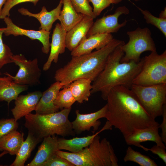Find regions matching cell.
Masks as SVG:
<instances>
[{"label":"cell","instance_id":"cell-16","mask_svg":"<svg viewBox=\"0 0 166 166\" xmlns=\"http://www.w3.org/2000/svg\"><path fill=\"white\" fill-rule=\"evenodd\" d=\"M42 94V92L37 90L18 96L11 110L14 118L17 121L34 110Z\"/></svg>","mask_w":166,"mask_h":166},{"label":"cell","instance_id":"cell-29","mask_svg":"<svg viewBox=\"0 0 166 166\" xmlns=\"http://www.w3.org/2000/svg\"><path fill=\"white\" fill-rule=\"evenodd\" d=\"M131 2L141 12L144 16L146 23L156 27L166 37V19L156 17L153 15L149 11L144 10L138 7L134 3Z\"/></svg>","mask_w":166,"mask_h":166},{"label":"cell","instance_id":"cell-39","mask_svg":"<svg viewBox=\"0 0 166 166\" xmlns=\"http://www.w3.org/2000/svg\"><path fill=\"white\" fill-rule=\"evenodd\" d=\"M7 0H0V14L2 8V7L6 1Z\"/></svg>","mask_w":166,"mask_h":166},{"label":"cell","instance_id":"cell-24","mask_svg":"<svg viewBox=\"0 0 166 166\" xmlns=\"http://www.w3.org/2000/svg\"><path fill=\"white\" fill-rule=\"evenodd\" d=\"M42 140L28 132L27 137L24 140L16 155V157L10 166H23L30 157L32 152Z\"/></svg>","mask_w":166,"mask_h":166},{"label":"cell","instance_id":"cell-18","mask_svg":"<svg viewBox=\"0 0 166 166\" xmlns=\"http://www.w3.org/2000/svg\"><path fill=\"white\" fill-rule=\"evenodd\" d=\"M63 87L60 82L56 81L42 93L34 110L35 113L45 114L58 111L59 109L55 106L54 102L59 92Z\"/></svg>","mask_w":166,"mask_h":166},{"label":"cell","instance_id":"cell-17","mask_svg":"<svg viewBox=\"0 0 166 166\" xmlns=\"http://www.w3.org/2000/svg\"><path fill=\"white\" fill-rule=\"evenodd\" d=\"M94 19L84 15L81 20L69 31L67 32L65 44L66 48L72 51L86 36L94 22Z\"/></svg>","mask_w":166,"mask_h":166},{"label":"cell","instance_id":"cell-32","mask_svg":"<svg viewBox=\"0 0 166 166\" xmlns=\"http://www.w3.org/2000/svg\"><path fill=\"white\" fill-rule=\"evenodd\" d=\"M19 124L14 118L0 120V138L10 132L16 130Z\"/></svg>","mask_w":166,"mask_h":166},{"label":"cell","instance_id":"cell-37","mask_svg":"<svg viewBox=\"0 0 166 166\" xmlns=\"http://www.w3.org/2000/svg\"><path fill=\"white\" fill-rule=\"evenodd\" d=\"M163 121L161 124L159 126V128L161 129V137L163 142L166 144V104L163 107V112L162 115Z\"/></svg>","mask_w":166,"mask_h":166},{"label":"cell","instance_id":"cell-38","mask_svg":"<svg viewBox=\"0 0 166 166\" xmlns=\"http://www.w3.org/2000/svg\"><path fill=\"white\" fill-rule=\"evenodd\" d=\"M159 18H163L166 19V8L165 7L164 10H162L160 13L159 15Z\"/></svg>","mask_w":166,"mask_h":166},{"label":"cell","instance_id":"cell-7","mask_svg":"<svg viewBox=\"0 0 166 166\" xmlns=\"http://www.w3.org/2000/svg\"><path fill=\"white\" fill-rule=\"evenodd\" d=\"M143 58L141 69L133 84L147 86L166 83V50L160 54L151 52Z\"/></svg>","mask_w":166,"mask_h":166},{"label":"cell","instance_id":"cell-40","mask_svg":"<svg viewBox=\"0 0 166 166\" xmlns=\"http://www.w3.org/2000/svg\"><path fill=\"white\" fill-rule=\"evenodd\" d=\"M8 153V152L6 151H3V152L0 154V158L2 157L6 154Z\"/></svg>","mask_w":166,"mask_h":166},{"label":"cell","instance_id":"cell-15","mask_svg":"<svg viewBox=\"0 0 166 166\" xmlns=\"http://www.w3.org/2000/svg\"><path fill=\"white\" fill-rule=\"evenodd\" d=\"M113 38L111 34H98L88 37H85L79 45L71 52L72 57L79 56L91 53L95 49H101Z\"/></svg>","mask_w":166,"mask_h":166},{"label":"cell","instance_id":"cell-28","mask_svg":"<svg viewBox=\"0 0 166 166\" xmlns=\"http://www.w3.org/2000/svg\"><path fill=\"white\" fill-rule=\"evenodd\" d=\"M59 92L54 102L55 106L59 109L71 108L76 101L68 86L63 87Z\"/></svg>","mask_w":166,"mask_h":166},{"label":"cell","instance_id":"cell-27","mask_svg":"<svg viewBox=\"0 0 166 166\" xmlns=\"http://www.w3.org/2000/svg\"><path fill=\"white\" fill-rule=\"evenodd\" d=\"M123 160L125 162L130 161L136 163L140 166H158L155 162L149 157L135 151L130 146L126 150Z\"/></svg>","mask_w":166,"mask_h":166},{"label":"cell","instance_id":"cell-25","mask_svg":"<svg viewBox=\"0 0 166 166\" xmlns=\"http://www.w3.org/2000/svg\"><path fill=\"white\" fill-rule=\"evenodd\" d=\"M92 83V81L89 79L80 78L68 85L76 101L81 104L89 100L91 94Z\"/></svg>","mask_w":166,"mask_h":166},{"label":"cell","instance_id":"cell-34","mask_svg":"<svg viewBox=\"0 0 166 166\" xmlns=\"http://www.w3.org/2000/svg\"><path fill=\"white\" fill-rule=\"evenodd\" d=\"M39 0H7L4 4L0 14V19H4L9 17L11 9L15 6L25 2H31L36 6Z\"/></svg>","mask_w":166,"mask_h":166},{"label":"cell","instance_id":"cell-6","mask_svg":"<svg viewBox=\"0 0 166 166\" xmlns=\"http://www.w3.org/2000/svg\"><path fill=\"white\" fill-rule=\"evenodd\" d=\"M130 89L151 117L155 119L162 116L166 104V83L147 86L133 84Z\"/></svg>","mask_w":166,"mask_h":166},{"label":"cell","instance_id":"cell-20","mask_svg":"<svg viewBox=\"0 0 166 166\" xmlns=\"http://www.w3.org/2000/svg\"><path fill=\"white\" fill-rule=\"evenodd\" d=\"M58 137L55 135L44 138L33 160L26 166H42L58 150Z\"/></svg>","mask_w":166,"mask_h":166},{"label":"cell","instance_id":"cell-11","mask_svg":"<svg viewBox=\"0 0 166 166\" xmlns=\"http://www.w3.org/2000/svg\"><path fill=\"white\" fill-rule=\"evenodd\" d=\"M3 20L6 26L3 33L6 36H25L31 40H38L42 44V52L45 54L49 53L50 50V31L43 30H35L23 29L15 24L9 17H5Z\"/></svg>","mask_w":166,"mask_h":166},{"label":"cell","instance_id":"cell-14","mask_svg":"<svg viewBox=\"0 0 166 166\" xmlns=\"http://www.w3.org/2000/svg\"><path fill=\"white\" fill-rule=\"evenodd\" d=\"M159 126L135 129L131 134L124 137L125 141L128 145H133L142 148L144 146L140 143L147 141H153L157 145L166 147L159 134Z\"/></svg>","mask_w":166,"mask_h":166},{"label":"cell","instance_id":"cell-23","mask_svg":"<svg viewBox=\"0 0 166 166\" xmlns=\"http://www.w3.org/2000/svg\"><path fill=\"white\" fill-rule=\"evenodd\" d=\"M63 5L58 20L67 32L79 22L84 15L76 11L70 0H62Z\"/></svg>","mask_w":166,"mask_h":166},{"label":"cell","instance_id":"cell-4","mask_svg":"<svg viewBox=\"0 0 166 166\" xmlns=\"http://www.w3.org/2000/svg\"><path fill=\"white\" fill-rule=\"evenodd\" d=\"M71 109H64L45 114L30 113L25 117L24 126L28 132L42 140L45 137L56 134L63 137L74 136L72 122L68 118Z\"/></svg>","mask_w":166,"mask_h":166},{"label":"cell","instance_id":"cell-42","mask_svg":"<svg viewBox=\"0 0 166 166\" xmlns=\"http://www.w3.org/2000/svg\"><path fill=\"white\" fill-rule=\"evenodd\" d=\"M0 74H1V73H0Z\"/></svg>","mask_w":166,"mask_h":166},{"label":"cell","instance_id":"cell-19","mask_svg":"<svg viewBox=\"0 0 166 166\" xmlns=\"http://www.w3.org/2000/svg\"><path fill=\"white\" fill-rule=\"evenodd\" d=\"M62 5V1L60 0L58 5L54 9L49 11L45 6H43L41 11L38 13H33L23 7L19 9L18 11L22 15L35 18L40 24L39 30L49 32L52 28L53 23L58 19Z\"/></svg>","mask_w":166,"mask_h":166},{"label":"cell","instance_id":"cell-10","mask_svg":"<svg viewBox=\"0 0 166 166\" xmlns=\"http://www.w3.org/2000/svg\"><path fill=\"white\" fill-rule=\"evenodd\" d=\"M129 13V10L127 7L121 6L117 7L113 14L97 19L90 29L86 37L96 34L117 32L121 28L125 26L127 22L125 20L122 23H119V17L123 14H128Z\"/></svg>","mask_w":166,"mask_h":166},{"label":"cell","instance_id":"cell-26","mask_svg":"<svg viewBox=\"0 0 166 166\" xmlns=\"http://www.w3.org/2000/svg\"><path fill=\"white\" fill-rule=\"evenodd\" d=\"M24 141L23 133L17 130L13 131L0 138V151L16 155Z\"/></svg>","mask_w":166,"mask_h":166},{"label":"cell","instance_id":"cell-8","mask_svg":"<svg viewBox=\"0 0 166 166\" xmlns=\"http://www.w3.org/2000/svg\"><path fill=\"white\" fill-rule=\"evenodd\" d=\"M127 34L129 40L122 45L124 55L121 62L133 61H139L141 54L144 52L156 51L155 43L151 37V33L147 27H138L133 31H128Z\"/></svg>","mask_w":166,"mask_h":166},{"label":"cell","instance_id":"cell-5","mask_svg":"<svg viewBox=\"0 0 166 166\" xmlns=\"http://www.w3.org/2000/svg\"><path fill=\"white\" fill-rule=\"evenodd\" d=\"M97 135L91 143L76 153L58 150L56 154L74 166H118V160L113 148L106 138L101 140Z\"/></svg>","mask_w":166,"mask_h":166},{"label":"cell","instance_id":"cell-36","mask_svg":"<svg viewBox=\"0 0 166 166\" xmlns=\"http://www.w3.org/2000/svg\"><path fill=\"white\" fill-rule=\"evenodd\" d=\"M145 151H150L152 153L158 156L166 164V147H162L157 145H155L151 148H149L144 146L142 148Z\"/></svg>","mask_w":166,"mask_h":166},{"label":"cell","instance_id":"cell-21","mask_svg":"<svg viewBox=\"0 0 166 166\" xmlns=\"http://www.w3.org/2000/svg\"><path fill=\"white\" fill-rule=\"evenodd\" d=\"M112 127L107 121L100 130L92 135L83 137H76L69 139L58 138V149L66 150L72 153L78 152L88 146L96 135L104 130L111 129Z\"/></svg>","mask_w":166,"mask_h":166},{"label":"cell","instance_id":"cell-33","mask_svg":"<svg viewBox=\"0 0 166 166\" xmlns=\"http://www.w3.org/2000/svg\"><path fill=\"white\" fill-rule=\"evenodd\" d=\"M93 5V12L96 17L99 16L102 11L108 7L112 4H117L122 0H89Z\"/></svg>","mask_w":166,"mask_h":166},{"label":"cell","instance_id":"cell-13","mask_svg":"<svg viewBox=\"0 0 166 166\" xmlns=\"http://www.w3.org/2000/svg\"><path fill=\"white\" fill-rule=\"evenodd\" d=\"M66 33L67 31L60 23H57L52 34L49 54L47 60L43 66L44 71L49 70L52 62L57 63L59 54L63 53L65 52Z\"/></svg>","mask_w":166,"mask_h":166},{"label":"cell","instance_id":"cell-1","mask_svg":"<svg viewBox=\"0 0 166 166\" xmlns=\"http://www.w3.org/2000/svg\"><path fill=\"white\" fill-rule=\"evenodd\" d=\"M106 101L105 118L111 126L119 129L124 137L135 129L160 124L148 115L130 89L114 87L110 90Z\"/></svg>","mask_w":166,"mask_h":166},{"label":"cell","instance_id":"cell-3","mask_svg":"<svg viewBox=\"0 0 166 166\" xmlns=\"http://www.w3.org/2000/svg\"><path fill=\"white\" fill-rule=\"evenodd\" d=\"M123 41L113 38L103 48L89 53L72 57L70 60L55 72L56 81L63 87L80 78L90 80L92 82L103 70L109 54Z\"/></svg>","mask_w":166,"mask_h":166},{"label":"cell","instance_id":"cell-2","mask_svg":"<svg viewBox=\"0 0 166 166\" xmlns=\"http://www.w3.org/2000/svg\"><path fill=\"white\" fill-rule=\"evenodd\" d=\"M124 43L123 41L109 54L103 70L92 82L91 93L100 92L104 100H106L110 90L114 87L122 86L130 89L141 69L143 58L138 62L121 61L124 55L122 45Z\"/></svg>","mask_w":166,"mask_h":166},{"label":"cell","instance_id":"cell-30","mask_svg":"<svg viewBox=\"0 0 166 166\" xmlns=\"http://www.w3.org/2000/svg\"><path fill=\"white\" fill-rule=\"evenodd\" d=\"M5 29V27H0V69L5 65L13 63V53L9 46L4 43L2 40V35Z\"/></svg>","mask_w":166,"mask_h":166},{"label":"cell","instance_id":"cell-31","mask_svg":"<svg viewBox=\"0 0 166 166\" xmlns=\"http://www.w3.org/2000/svg\"><path fill=\"white\" fill-rule=\"evenodd\" d=\"M74 8L78 13L96 18L93 12V8L89 4V0H70Z\"/></svg>","mask_w":166,"mask_h":166},{"label":"cell","instance_id":"cell-22","mask_svg":"<svg viewBox=\"0 0 166 166\" xmlns=\"http://www.w3.org/2000/svg\"><path fill=\"white\" fill-rule=\"evenodd\" d=\"M0 77V101L10 102L15 100L22 92L27 90L28 86L19 84L13 81L9 75Z\"/></svg>","mask_w":166,"mask_h":166},{"label":"cell","instance_id":"cell-41","mask_svg":"<svg viewBox=\"0 0 166 166\" xmlns=\"http://www.w3.org/2000/svg\"><path fill=\"white\" fill-rule=\"evenodd\" d=\"M134 0V1H139V0Z\"/></svg>","mask_w":166,"mask_h":166},{"label":"cell","instance_id":"cell-35","mask_svg":"<svg viewBox=\"0 0 166 166\" xmlns=\"http://www.w3.org/2000/svg\"><path fill=\"white\" fill-rule=\"evenodd\" d=\"M42 166H74L66 159L56 153L43 164Z\"/></svg>","mask_w":166,"mask_h":166},{"label":"cell","instance_id":"cell-12","mask_svg":"<svg viewBox=\"0 0 166 166\" xmlns=\"http://www.w3.org/2000/svg\"><path fill=\"white\" fill-rule=\"evenodd\" d=\"M106 110V104L98 111L88 114H81L79 110H76V118L72 122L75 134H80L85 131H89L92 127L94 131L97 130L101 124L99 119L105 118Z\"/></svg>","mask_w":166,"mask_h":166},{"label":"cell","instance_id":"cell-9","mask_svg":"<svg viewBox=\"0 0 166 166\" xmlns=\"http://www.w3.org/2000/svg\"><path fill=\"white\" fill-rule=\"evenodd\" d=\"M13 63L19 67L15 76L6 73L5 74L10 76L15 82L21 85L30 86L40 84L42 74L37 58L28 60L22 54L13 55L12 57Z\"/></svg>","mask_w":166,"mask_h":166}]
</instances>
